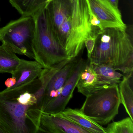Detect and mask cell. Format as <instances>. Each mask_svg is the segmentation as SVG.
I'll use <instances>...</instances> for the list:
<instances>
[{
	"mask_svg": "<svg viewBox=\"0 0 133 133\" xmlns=\"http://www.w3.org/2000/svg\"><path fill=\"white\" fill-rule=\"evenodd\" d=\"M44 90L39 78L0 91V124L6 133H38Z\"/></svg>",
	"mask_w": 133,
	"mask_h": 133,
	"instance_id": "1",
	"label": "cell"
},
{
	"mask_svg": "<svg viewBox=\"0 0 133 133\" xmlns=\"http://www.w3.org/2000/svg\"><path fill=\"white\" fill-rule=\"evenodd\" d=\"M45 8L52 29L70 59L80 54L85 39L98 35L90 24L86 0H52Z\"/></svg>",
	"mask_w": 133,
	"mask_h": 133,
	"instance_id": "2",
	"label": "cell"
},
{
	"mask_svg": "<svg viewBox=\"0 0 133 133\" xmlns=\"http://www.w3.org/2000/svg\"><path fill=\"white\" fill-rule=\"evenodd\" d=\"M88 59L91 64L107 65L124 74L133 72L132 38L127 30L105 28L97 35L94 50Z\"/></svg>",
	"mask_w": 133,
	"mask_h": 133,
	"instance_id": "3",
	"label": "cell"
},
{
	"mask_svg": "<svg viewBox=\"0 0 133 133\" xmlns=\"http://www.w3.org/2000/svg\"><path fill=\"white\" fill-rule=\"evenodd\" d=\"M33 16L36 22L32 46L34 59L43 68L49 69L70 59L52 29L45 8Z\"/></svg>",
	"mask_w": 133,
	"mask_h": 133,
	"instance_id": "4",
	"label": "cell"
},
{
	"mask_svg": "<svg viewBox=\"0 0 133 133\" xmlns=\"http://www.w3.org/2000/svg\"><path fill=\"white\" fill-rule=\"evenodd\" d=\"M121 103L118 85H110L86 96L80 110L98 124L105 125L118 114Z\"/></svg>",
	"mask_w": 133,
	"mask_h": 133,
	"instance_id": "5",
	"label": "cell"
},
{
	"mask_svg": "<svg viewBox=\"0 0 133 133\" xmlns=\"http://www.w3.org/2000/svg\"><path fill=\"white\" fill-rule=\"evenodd\" d=\"M35 31L34 16H22L0 28V42L16 54L34 59L32 46Z\"/></svg>",
	"mask_w": 133,
	"mask_h": 133,
	"instance_id": "6",
	"label": "cell"
},
{
	"mask_svg": "<svg viewBox=\"0 0 133 133\" xmlns=\"http://www.w3.org/2000/svg\"><path fill=\"white\" fill-rule=\"evenodd\" d=\"M80 54L72 58L62 68L61 64H57L49 69H43L39 77L44 88L42 112L46 105L61 93L64 85L81 57Z\"/></svg>",
	"mask_w": 133,
	"mask_h": 133,
	"instance_id": "7",
	"label": "cell"
},
{
	"mask_svg": "<svg viewBox=\"0 0 133 133\" xmlns=\"http://www.w3.org/2000/svg\"><path fill=\"white\" fill-rule=\"evenodd\" d=\"M87 61V60H85L81 57L73 72L64 85L61 93L46 105L42 112L56 114L59 113L65 109L73 96L80 74Z\"/></svg>",
	"mask_w": 133,
	"mask_h": 133,
	"instance_id": "8",
	"label": "cell"
},
{
	"mask_svg": "<svg viewBox=\"0 0 133 133\" xmlns=\"http://www.w3.org/2000/svg\"><path fill=\"white\" fill-rule=\"evenodd\" d=\"M90 11L97 18L103 28H117L126 30L119 9L114 7L107 0H86Z\"/></svg>",
	"mask_w": 133,
	"mask_h": 133,
	"instance_id": "9",
	"label": "cell"
},
{
	"mask_svg": "<svg viewBox=\"0 0 133 133\" xmlns=\"http://www.w3.org/2000/svg\"><path fill=\"white\" fill-rule=\"evenodd\" d=\"M89 133L88 131L59 114L42 112L38 133Z\"/></svg>",
	"mask_w": 133,
	"mask_h": 133,
	"instance_id": "10",
	"label": "cell"
},
{
	"mask_svg": "<svg viewBox=\"0 0 133 133\" xmlns=\"http://www.w3.org/2000/svg\"><path fill=\"white\" fill-rule=\"evenodd\" d=\"M43 69L44 68L36 61H29L21 59L17 69L12 74V77L16 79V84L10 88L24 85L38 78Z\"/></svg>",
	"mask_w": 133,
	"mask_h": 133,
	"instance_id": "11",
	"label": "cell"
},
{
	"mask_svg": "<svg viewBox=\"0 0 133 133\" xmlns=\"http://www.w3.org/2000/svg\"><path fill=\"white\" fill-rule=\"evenodd\" d=\"M81 72L76 87L78 91L87 96L106 86H103L99 82L97 75L89 61Z\"/></svg>",
	"mask_w": 133,
	"mask_h": 133,
	"instance_id": "12",
	"label": "cell"
},
{
	"mask_svg": "<svg viewBox=\"0 0 133 133\" xmlns=\"http://www.w3.org/2000/svg\"><path fill=\"white\" fill-rule=\"evenodd\" d=\"M58 114L88 131L89 133H106L105 128L85 115L80 110L68 108Z\"/></svg>",
	"mask_w": 133,
	"mask_h": 133,
	"instance_id": "13",
	"label": "cell"
},
{
	"mask_svg": "<svg viewBox=\"0 0 133 133\" xmlns=\"http://www.w3.org/2000/svg\"><path fill=\"white\" fill-rule=\"evenodd\" d=\"M133 72L123 75L118 84L121 103L126 112L133 120Z\"/></svg>",
	"mask_w": 133,
	"mask_h": 133,
	"instance_id": "14",
	"label": "cell"
},
{
	"mask_svg": "<svg viewBox=\"0 0 133 133\" xmlns=\"http://www.w3.org/2000/svg\"><path fill=\"white\" fill-rule=\"evenodd\" d=\"M91 64L96 74L99 82L102 86L117 85L121 81L123 75L113 68L103 64Z\"/></svg>",
	"mask_w": 133,
	"mask_h": 133,
	"instance_id": "15",
	"label": "cell"
},
{
	"mask_svg": "<svg viewBox=\"0 0 133 133\" xmlns=\"http://www.w3.org/2000/svg\"><path fill=\"white\" fill-rule=\"evenodd\" d=\"M16 54L4 45H0V73L13 74L21 62Z\"/></svg>",
	"mask_w": 133,
	"mask_h": 133,
	"instance_id": "16",
	"label": "cell"
},
{
	"mask_svg": "<svg viewBox=\"0 0 133 133\" xmlns=\"http://www.w3.org/2000/svg\"><path fill=\"white\" fill-rule=\"evenodd\" d=\"M13 7L22 16L34 15L39 11L45 7L48 0H9Z\"/></svg>",
	"mask_w": 133,
	"mask_h": 133,
	"instance_id": "17",
	"label": "cell"
},
{
	"mask_svg": "<svg viewBox=\"0 0 133 133\" xmlns=\"http://www.w3.org/2000/svg\"><path fill=\"white\" fill-rule=\"evenodd\" d=\"M106 133H133V120L130 117L114 121L105 128Z\"/></svg>",
	"mask_w": 133,
	"mask_h": 133,
	"instance_id": "18",
	"label": "cell"
},
{
	"mask_svg": "<svg viewBox=\"0 0 133 133\" xmlns=\"http://www.w3.org/2000/svg\"><path fill=\"white\" fill-rule=\"evenodd\" d=\"M97 36H90L86 38L84 41V45L86 46L88 51V59H89L91 56L94 50Z\"/></svg>",
	"mask_w": 133,
	"mask_h": 133,
	"instance_id": "19",
	"label": "cell"
},
{
	"mask_svg": "<svg viewBox=\"0 0 133 133\" xmlns=\"http://www.w3.org/2000/svg\"><path fill=\"white\" fill-rule=\"evenodd\" d=\"M16 83V79L14 77H12L6 80L5 82V85L7 88H10L14 87Z\"/></svg>",
	"mask_w": 133,
	"mask_h": 133,
	"instance_id": "20",
	"label": "cell"
},
{
	"mask_svg": "<svg viewBox=\"0 0 133 133\" xmlns=\"http://www.w3.org/2000/svg\"><path fill=\"white\" fill-rule=\"evenodd\" d=\"M107 1L115 8L119 9L118 8V4H119V0H107Z\"/></svg>",
	"mask_w": 133,
	"mask_h": 133,
	"instance_id": "21",
	"label": "cell"
},
{
	"mask_svg": "<svg viewBox=\"0 0 133 133\" xmlns=\"http://www.w3.org/2000/svg\"><path fill=\"white\" fill-rule=\"evenodd\" d=\"M0 133H6L4 128L0 124Z\"/></svg>",
	"mask_w": 133,
	"mask_h": 133,
	"instance_id": "22",
	"label": "cell"
},
{
	"mask_svg": "<svg viewBox=\"0 0 133 133\" xmlns=\"http://www.w3.org/2000/svg\"><path fill=\"white\" fill-rule=\"evenodd\" d=\"M52 1V0H48V3H49V2H50V1Z\"/></svg>",
	"mask_w": 133,
	"mask_h": 133,
	"instance_id": "23",
	"label": "cell"
}]
</instances>
